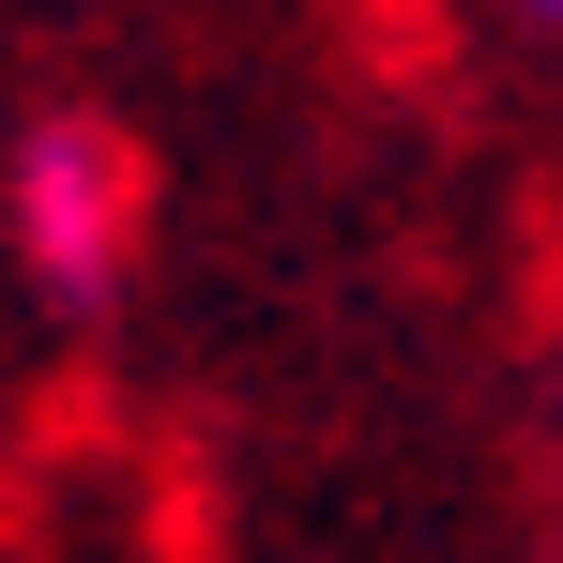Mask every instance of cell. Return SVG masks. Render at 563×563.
Instances as JSON below:
<instances>
[{
	"instance_id": "6da1fadb",
	"label": "cell",
	"mask_w": 563,
	"mask_h": 563,
	"mask_svg": "<svg viewBox=\"0 0 563 563\" xmlns=\"http://www.w3.org/2000/svg\"><path fill=\"white\" fill-rule=\"evenodd\" d=\"M0 198H15V244H31L46 289H107V275H122V229H137V168H122V137L46 122V137L15 153Z\"/></svg>"
},
{
	"instance_id": "7a4b0ae2",
	"label": "cell",
	"mask_w": 563,
	"mask_h": 563,
	"mask_svg": "<svg viewBox=\"0 0 563 563\" xmlns=\"http://www.w3.org/2000/svg\"><path fill=\"white\" fill-rule=\"evenodd\" d=\"M518 15H533V31H563V0H518Z\"/></svg>"
}]
</instances>
